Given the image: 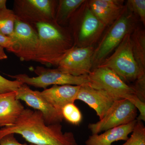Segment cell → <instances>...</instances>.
Instances as JSON below:
<instances>
[{
	"label": "cell",
	"instance_id": "obj_14",
	"mask_svg": "<svg viewBox=\"0 0 145 145\" xmlns=\"http://www.w3.org/2000/svg\"><path fill=\"white\" fill-rule=\"evenodd\" d=\"M88 2L92 12L106 27L117 21L127 8L124 1L121 0H90Z\"/></svg>",
	"mask_w": 145,
	"mask_h": 145
},
{
	"label": "cell",
	"instance_id": "obj_18",
	"mask_svg": "<svg viewBox=\"0 0 145 145\" xmlns=\"http://www.w3.org/2000/svg\"><path fill=\"white\" fill-rule=\"evenodd\" d=\"M85 0H59L58 1L55 21L61 26L67 27L75 11Z\"/></svg>",
	"mask_w": 145,
	"mask_h": 145
},
{
	"label": "cell",
	"instance_id": "obj_23",
	"mask_svg": "<svg viewBox=\"0 0 145 145\" xmlns=\"http://www.w3.org/2000/svg\"><path fill=\"white\" fill-rule=\"evenodd\" d=\"M127 7L145 25V0H128L127 1Z\"/></svg>",
	"mask_w": 145,
	"mask_h": 145
},
{
	"label": "cell",
	"instance_id": "obj_22",
	"mask_svg": "<svg viewBox=\"0 0 145 145\" xmlns=\"http://www.w3.org/2000/svg\"><path fill=\"white\" fill-rule=\"evenodd\" d=\"M131 133L130 137L121 145H145V127L142 121H137Z\"/></svg>",
	"mask_w": 145,
	"mask_h": 145
},
{
	"label": "cell",
	"instance_id": "obj_2",
	"mask_svg": "<svg viewBox=\"0 0 145 145\" xmlns=\"http://www.w3.org/2000/svg\"><path fill=\"white\" fill-rule=\"evenodd\" d=\"M39 44L35 61L45 65L58 67L68 52L74 46L70 31L55 21L35 25Z\"/></svg>",
	"mask_w": 145,
	"mask_h": 145
},
{
	"label": "cell",
	"instance_id": "obj_11",
	"mask_svg": "<svg viewBox=\"0 0 145 145\" xmlns=\"http://www.w3.org/2000/svg\"><path fill=\"white\" fill-rule=\"evenodd\" d=\"M12 39L18 44L16 54L22 61H35L39 44V36L35 25L16 19Z\"/></svg>",
	"mask_w": 145,
	"mask_h": 145
},
{
	"label": "cell",
	"instance_id": "obj_4",
	"mask_svg": "<svg viewBox=\"0 0 145 145\" xmlns=\"http://www.w3.org/2000/svg\"><path fill=\"white\" fill-rule=\"evenodd\" d=\"M131 34H127L114 52L97 66L111 69L127 84L145 81V72L140 69L134 57Z\"/></svg>",
	"mask_w": 145,
	"mask_h": 145
},
{
	"label": "cell",
	"instance_id": "obj_7",
	"mask_svg": "<svg viewBox=\"0 0 145 145\" xmlns=\"http://www.w3.org/2000/svg\"><path fill=\"white\" fill-rule=\"evenodd\" d=\"M34 71L37 75L36 77H30L25 74L8 75L22 84L44 89L51 85L82 86L88 84V75L73 76L62 72L57 69L40 66L37 67Z\"/></svg>",
	"mask_w": 145,
	"mask_h": 145
},
{
	"label": "cell",
	"instance_id": "obj_19",
	"mask_svg": "<svg viewBox=\"0 0 145 145\" xmlns=\"http://www.w3.org/2000/svg\"><path fill=\"white\" fill-rule=\"evenodd\" d=\"M133 51L135 61L142 71L145 72V31L136 26L131 34Z\"/></svg>",
	"mask_w": 145,
	"mask_h": 145
},
{
	"label": "cell",
	"instance_id": "obj_12",
	"mask_svg": "<svg viewBox=\"0 0 145 145\" xmlns=\"http://www.w3.org/2000/svg\"><path fill=\"white\" fill-rule=\"evenodd\" d=\"M16 99L24 101L28 106L41 112L47 125L61 123L63 121L62 112L52 106L40 91L32 90L25 84H23L16 91Z\"/></svg>",
	"mask_w": 145,
	"mask_h": 145
},
{
	"label": "cell",
	"instance_id": "obj_13",
	"mask_svg": "<svg viewBox=\"0 0 145 145\" xmlns=\"http://www.w3.org/2000/svg\"><path fill=\"white\" fill-rule=\"evenodd\" d=\"M117 100L106 91L93 88L88 85L81 86L76 97V100L83 101L94 110L99 120L105 117Z\"/></svg>",
	"mask_w": 145,
	"mask_h": 145
},
{
	"label": "cell",
	"instance_id": "obj_9",
	"mask_svg": "<svg viewBox=\"0 0 145 145\" xmlns=\"http://www.w3.org/2000/svg\"><path fill=\"white\" fill-rule=\"evenodd\" d=\"M137 112L136 107L127 99H118L114 101L103 119L96 123H89L88 129L92 134H96L127 124L136 119Z\"/></svg>",
	"mask_w": 145,
	"mask_h": 145
},
{
	"label": "cell",
	"instance_id": "obj_16",
	"mask_svg": "<svg viewBox=\"0 0 145 145\" xmlns=\"http://www.w3.org/2000/svg\"><path fill=\"white\" fill-rule=\"evenodd\" d=\"M24 109L16 91L0 94V127L13 125Z\"/></svg>",
	"mask_w": 145,
	"mask_h": 145
},
{
	"label": "cell",
	"instance_id": "obj_15",
	"mask_svg": "<svg viewBox=\"0 0 145 145\" xmlns=\"http://www.w3.org/2000/svg\"><path fill=\"white\" fill-rule=\"evenodd\" d=\"M81 86L53 85L40 91L42 95L52 106L61 111L66 105L73 103Z\"/></svg>",
	"mask_w": 145,
	"mask_h": 145
},
{
	"label": "cell",
	"instance_id": "obj_27",
	"mask_svg": "<svg viewBox=\"0 0 145 145\" xmlns=\"http://www.w3.org/2000/svg\"><path fill=\"white\" fill-rule=\"evenodd\" d=\"M7 58V56L5 52L4 48L0 46V60L5 59Z\"/></svg>",
	"mask_w": 145,
	"mask_h": 145
},
{
	"label": "cell",
	"instance_id": "obj_8",
	"mask_svg": "<svg viewBox=\"0 0 145 145\" xmlns=\"http://www.w3.org/2000/svg\"><path fill=\"white\" fill-rule=\"evenodd\" d=\"M57 0H15L13 10L17 19L35 25L55 21Z\"/></svg>",
	"mask_w": 145,
	"mask_h": 145
},
{
	"label": "cell",
	"instance_id": "obj_17",
	"mask_svg": "<svg viewBox=\"0 0 145 145\" xmlns=\"http://www.w3.org/2000/svg\"><path fill=\"white\" fill-rule=\"evenodd\" d=\"M137 122V119H135L127 124L107 130L100 135L92 134L86 140L85 145H111L114 142L120 140L126 141Z\"/></svg>",
	"mask_w": 145,
	"mask_h": 145
},
{
	"label": "cell",
	"instance_id": "obj_26",
	"mask_svg": "<svg viewBox=\"0 0 145 145\" xmlns=\"http://www.w3.org/2000/svg\"><path fill=\"white\" fill-rule=\"evenodd\" d=\"M14 135V134H10L4 136L0 140V145H35L21 144L17 140Z\"/></svg>",
	"mask_w": 145,
	"mask_h": 145
},
{
	"label": "cell",
	"instance_id": "obj_5",
	"mask_svg": "<svg viewBox=\"0 0 145 145\" xmlns=\"http://www.w3.org/2000/svg\"><path fill=\"white\" fill-rule=\"evenodd\" d=\"M137 17L127 7L122 16L109 26L95 47L92 59L93 69L108 57L127 34L132 33L137 26Z\"/></svg>",
	"mask_w": 145,
	"mask_h": 145
},
{
	"label": "cell",
	"instance_id": "obj_10",
	"mask_svg": "<svg viewBox=\"0 0 145 145\" xmlns=\"http://www.w3.org/2000/svg\"><path fill=\"white\" fill-rule=\"evenodd\" d=\"M95 47L73 46L61 60L57 69L75 76L88 75L93 69V56Z\"/></svg>",
	"mask_w": 145,
	"mask_h": 145
},
{
	"label": "cell",
	"instance_id": "obj_28",
	"mask_svg": "<svg viewBox=\"0 0 145 145\" xmlns=\"http://www.w3.org/2000/svg\"><path fill=\"white\" fill-rule=\"evenodd\" d=\"M6 0H0V10L6 8Z\"/></svg>",
	"mask_w": 145,
	"mask_h": 145
},
{
	"label": "cell",
	"instance_id": "obj_20",
	"mask_svg": "<svg viewBox=\"0 0 145 145\" xmlns=\"http://www.w3.org/2000/svg\"><path fill=\"white\" fill-rule=\"evenodd\" d=\"M16 19L13 10L7 8L0 10V34L12 39Z\"/></svg>",
	"mask_w": 145,
	"mask_h": 145
},
{
	"label": "cell",
	"instance_id": "obj_6",
	"mask_svg": "<svg viewBox=\"0 0 145 145\" xmlns=\"http://www.w3.org/2000/svg\"><path fill=\"white\" fill-rule=\"evenodd\" d=\"M88 77L89 86L105 91L117 99H127L134 105L141 101L133 86L125 83L108 68L97 67L91 70Z\"/></svg>",
	"mask_w": 145,
	"mask_h": 145
},
{
	"label": "cell",
	"instance_id": "obj_3",
	"mask_svg": "<svg viewBox=\"0 0 145 145\" xmlns=\"http://www.w3.org/2000/svg\"><path fill=\"white\" fill-rule=\"evenodd\" d=\"M67 28L78 47L94 46L106 27L95 16L85 1L69 20Z\"/></svg>",
	"mask_w": 145,
	"mask_h": 145
},
{
	"label": "cell",
	"instance_id": "obj_1",
	"mask_svg": "<svg viewBox=\"0 0 145 145\" xmlns=\"http://www.w3.org/2000/svg\"><path fill=\"white\" fill-rule=\"evenodd\" d=\"M10 134L20 135L35 145H78L71 132L63 133L61 123L48 125L41 112L25 108L16 123L0 129V140Z\"/></svg>",
	"mask_w": 145,
	"mask_h": 145
},
{
	"label": "cell",
	"instance_id": "obj_21",
	"mask_svg": "<svg viewBox=\"0 0 145 145\" xmlns=\"http://www.w3.org/2000/svg\"><path fill=\"white\" fill-rule=\"evenodd\" d=\"M63 119L71 124L78 125L82 121V114L74 103L65 106L61 110Z\"/></svg>",
	"mask_w": 145,
	"mask_h": 145
},
{
	"label": "cell",
	"instance_id": "obj_25",
	"mask_svg": "<svg viewBox=\"0 0 145 145\" xmlns=\"http://www.w3.org/2000/svg\"><path fill=\"white\" fill-rule=\"evenodd\" d=\"M0 46L5 48L9 52L16 55L18 53L19 48L18 44L14 40L9 37L0 34Z\"/></svg>",
	"mask_w": 145,
	"mask_h": 145
},
{
	"label": "cell",
	"instance_id": "obj_24",
	"mask_svg": "<svg viewBox=\"0 0 145 145\" xmlns=\"http://www.w3.org/2000/svg\"><path fill=\"white\" fill-rule=\"evenodd\" d=\"M22 84L16 80H7L0 75V94L16 91Z\"/></svg>",
	"mask_w": 145,
	"mask_h": 145
}]
</instances>
